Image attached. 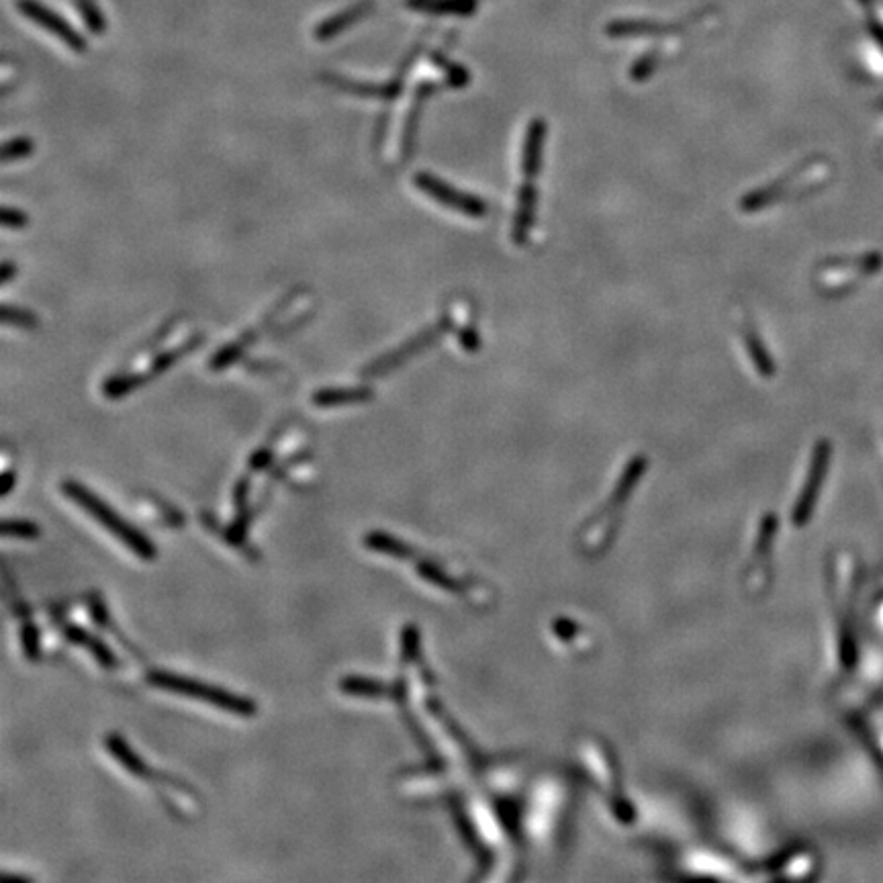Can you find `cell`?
I'll return each mask as SVG.
<instances>
[{
    "label": "cell",
    "mask_w": 883,
    "mask_h": 883,
    "mask_svg": "<svg viewBox=\"0 0 883 883\" xmlns=\"http://www.w3.org/2000/svg\"><path fill=\"white\" fill-rule=\"evenodd\" d=\"M62 491L76 505H80L90 518H95L107 532L117 536L119 542H123L129 550H133L139 559L142 561L156 559V546L142 532L129 526L121 516H117L115 511L103 499H99L95 493H92L88 487L70 479V481L62 483Z\"/></svg>",
    "instance_id": "cell-1"
},
{
    "label": "cell",
    "mask_w": 883,
    "mask_h": 883,
    "mask_svg": "<svg viewBox=\"0 0 883 883\" xmlns=\"http://www.w3.org/2000/svg\"><path fill=\"white\" fill-rule=\"evenodd\" d=\"M148 681L158 689L191 697V700H201V702H205L213 708H219L223 712H231V714L246 716V718H250L258 712L256 702L250 700V697L225 691L217 685H209V683H203V681H197L191 677L174 675L168 671H152L148 675Z\"/></svg>",
    "instance_id": "cell-2"
},
{
    "label": "cell",
    "mask_w": 883,
    "mask_h": 883,
    "mask_svg": "<svg viewBox=\"0 0 883 883\" xmlns=\"http://www.w3.org/2000/svg\"><path fill=\"white\" fill-rule=\"evenodd\" d=\"M452 325H454V323H452V317H450V315L438 319L434 325H430V328H426V330H422L420 334H415L413 338L405 340L399 348H395V350H391V352H387V354L375 358L373 362H368V364L360 370L362 377H366V379L385 377L387 373H391V370H395V368H399L401 364H405V362H407L409 358H413L415 354H420V352L428 350L430 346H434L444 334H448V332L452 330Z\"/></svg>",
    "instance_id": "cell-3"
},
{
    "label": "cell",
    "mask_w": 883,
    "mask_h": 883,
    "mask_svg": "<svg viewBox=\"0 0 883 883\" xmlns=\"http://www.w3.org/2000/svg\"><path fill=\"white\" fill-rule=\"evenodd\" d=\"M413 184L424 195L434 199L436 203H440L446 209H452L460 215H467L473 219H483L487 215V203L483 199L452 187V184H448L446 180H442L430 172H417L413 176Z\"/></svg>",
    "instance_id": "cell-4"
},
{
    "label": "cell",
    "mask_w": 883,
    "mask_h": 883,
    "mask_svg": "<svg viewBox=\"0 0 883 883\" xmlns=\"http://www.w3.org/2000/svg\"><path fill=\"white\" fill-rule=\"evenodd\" d=\"M297 295H299V289L297 291H291L281 303H276L272 309H270V313H266V317L260 321V323H256V325H252L250 330H246L244 334H240L236 340H231L229 344H225V346H221L213 356H211V360H209V368L211 370H215V373H219V370H225V368H229V366H234L238 360H242V356L256 344V340L266 332V330H274V325H276V321H278V317L283 315V311L297 299Z\"/></svg>",
    "instance_id": "cell-5"
},
{
    "label": "cell",
    "mask_w": 883,
    "mask_h": 883,
    "mask_svg": "<svg viewBox=\"0 0 883 883\" xmlns=\"http://www.w3.org/2000/svg\"><path fill=\"white\" fill-rule=\"evenodd\" d=\"M17 7L29 21L37 23L45 31H50L54 37H58L62 43H66L72 52H76V54L86 52V39L68 21H64L58 13L50 11L48 7H43L41 3H37V0H19Z\"/></svg>",
    "instance_id": "cell-6"
},
{
    "label": "cell",
    "mask_w": 883,
    "mask_h": 883,
    "mask_svg": "<svg viewBox=\"0 0 883 883\" xmlns=\"http://www.w3.org/2000/svg\"><path fill=\"white\" fill-rule=\"evenodd\" d=\"M375 399V391L370 387H325L317 389L311 397V403L317 407H338V405H354Z\"/></svg>",
    "instance_id": "cell-7"
},
{
    "label": "cell",
    "mask_w": 883,
    "mask_h": 883,
    "mask_svg": "<svg viewBox=\"0 0 883 883\" xmlns=\"http://www.w3.org/2000/svg\"><path fill=\"white\" fill-rule=\"evenodd\" d=\"M544 142H546V123L542 119H534L528 125L524 154H522V172L528 178H534L542 170Z\"/></svg>",
    "instance_id": "cell-8"
},
{
    "label": "cell",
    "mask_w": 883,
    "mask_h": 883,
    "mask_svg": "<svg viewBox=\"0 0 883 883\" xmlns=\"http://www.w3.org/2000/svg\"><path fill=\"white\" fill-rule=\"evenodd\" d=\"M536 203H538L536 189L532 187V184H526V187L520 189V195H518V207H516V217H514V231H511V236H514V242L518 246L526 244V240L530 236V229L534 225Z\"/></svg>",
    "instance_id": "cell-9"
},
{
    "label": "cell",
    "mask_w": 883,
    "mask_h": 883,
    "mask_svg": "<svg viewBox=\"0 0 883 883\" xmlns=\"http://www.w3.org/2000/svg\"><path fill=\"white\" fill-rule=\"evenodd\" d=\"M66 638L70 640V642H74V644H78V646H84L88 653L95 657L103 667H115L117 665V659H115V655L111 653V648L105 644V642H101L99 638H95L92 634H88L84 628H78V626H66Z\"/></svg>",
    "instance_id": "cell-10"
},
{
    "label": "cell",
    "mask_w": 883,
    "mask_h": 883,
    "mask_svg": "<svg viewBox=\"0 0 883 883\" xmlns=\"http://www.w3.org/2000/svg\"><path fill=\"white\" fill-rule=\"evenodd\" d=\"M745 348H747V352H749V356H751L755 368L759 370V375L765 377V379L773 377V373H775L773 358H771L769 350L765 348L761 336L757 334L755 328H751V325H747V328H745Z\"/></svg>",
    "instance_id": "cell-11"
},
{
    "label": "cell",
    "mask_w": 883,
    "mask_h": 883,
    "mask_svg": "<svg viewBox=\"0 0 883 883\" xmlns=\"http://www.w3.org/2000/svg\"><path fill=\"white\" fill-rule=\"evenodd\" d=\"M340 689L348 695H356V697H379L385 693L383 683L375 681V679H366V677H344L340 681Z\"/></svg>",
    "instance_id": "cell-12"
},
{
    "label": "cell",
    "mask_w": 883,
    "mask_h": 883,
    "mask_svg": "<svg viewBox=\"0 0 883 883\" xmlns=\"http://www.w3.org/2000/svg\"><path fill=\"white\" fill-rule=\"evenodd\" d=\"M3 323L5 325H13V328L19 330H37L39 328V317L25 307H15V305H5L3 307Z\"/></svg>",
    "instance_id": "cell-13"
},
{
    "label": "cell",
    "mask_w": 883,
    "mask_h": 883,
    "mask_svg": "<svg viewBox=\"0 0 883 883\" xmlns=\"http://www.w3.org/2000/svg\"><path fill=\"white\" fill-rule=\"evenodd\" d=\"M35 152V142L27 135H17L3 146V162L11 164V162H19L29 158Z\"/></svg>",
    "instance_id": "cell-14"
},
{
    "label": "cell",
    "mask_w": 883,
    "mask_h": 883,
    "mask_svg": "<svg viewBox=\"0 0 883 883\" xmlns=\"http://www.w3.org/2000/svg\"><path fill=\"white\" fill-rule=\"evenodd\" d=\"M3 536L33 540L39 536V526L29 520H5L3 522Z\"/></svg>",
    "instance_id": "cell-15"
},
{
    "label": "cell",
    "mask_w": 883,
    "mask_h": 883,
    "mask_svg": "<svg viewBox=\"0 0 883 883\" xmlns=\"http://www.w3.org/2000/svg\"><path fill=\"white\" fill-rule=\"evenodd\" d=\"M21 636H23V648H25L27 659L37 661L39 659V634H37V628L35 626H25Z\"/></svg>",
    "instance_id": "cell-16"
},
{
    "label": "cell",
    "mask_w": 883,
    "mask_h": 883,
    "mask_svg": "<svg viewBox=\"0 0 883 883\" xmlns=\"http://www.w3.org/2000/svg\"><path fill=\"white\" fill-rule=\"evenodd\" d=\"M3 225L7 229H23L29 225V215L17 207L3 209Z\"/></svg>",
    "instance_id": "cell-17"
},
{
    "label": "cell",
    "mask_w": 883,
    "mask_h": 883,
    "mask_svg": "<svg viewBox=\"0 0 883 883\" xmlns=\"http://www.w3.org/2000/svg\"><path fill=\"white\" fill-rule=\"evenodd\" d=\"M17 272H19L17 264L13 260H5L3 266H0V278H3V285H9Z\"/></svg>",
    "instance_id": "cell-18"
},
{
    "label": "cell",
    "mask_w": 883,
    "mask_h": 883,
    "mask_svg": "<svg viewBox=\"0 0 883 883\" xmlns=\"http://www.w3.org/2000/svg\"><path fill=\"white\" fill-rule=\"evenodd\" d=\"M13 483H15V475H13L11 471H5V475H3V495H5V497L11 493Z\"/></svg>",
    "instance_id": "cell-19"
}]
</instances>
